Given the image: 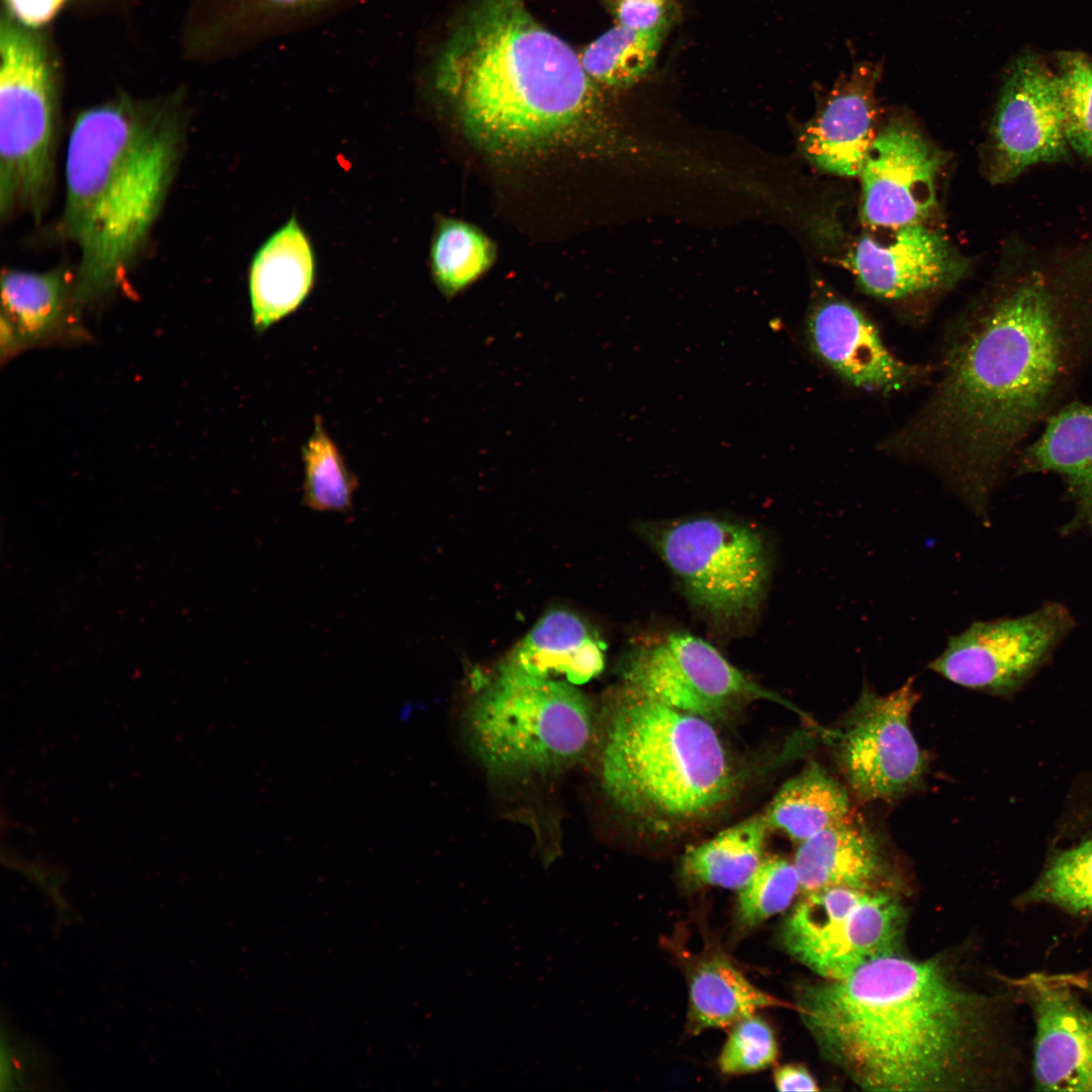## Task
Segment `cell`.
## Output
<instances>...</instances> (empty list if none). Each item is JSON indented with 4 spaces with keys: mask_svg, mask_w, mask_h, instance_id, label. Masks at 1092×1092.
Wrapping results in <instances>:
<instances>
[{
    "mask_svg": "<svg viewBox=\"0 0 1092 1092\" xmlns=\"http://www.w3.org/2000/svg\"><path fill=\"white\" fill-rule=\"evenodd\" d=\"M1092 356V239L1067 251L1020 245L950 331L938 380L882 450L934 470L981 512L1019 444Z\"/></svg>",
    "mask_w": 1092,
    "mask_h": 1092,
    "instance_id": "1",
    "label": "cell"
},
{
    "mask_svg": "<svg viewBox=\"0 0 1092 1092\" xmlns=\"http://www.w3.org/2000/svg\"><path fill=\"white\" fill-rule=\"evenodd\" d=\"M997 1006L938 961L892 953L801 986L797 1010L823 1057L872 1091H971L995 1084Z\"/></svg>",
    "mask_w": 1092,
    "mask_h": 1092,
    "instance_id": "2",
    "label": "cell"
},
{
    "mask_svg": "<svg viewBox=\"0 0 1092 1092\" xmlns=\"http://www.w3.org/2000/svg\"><path fill=\"white\" fill-rule=\"evenodd\" d=\"M433 81L468 136L492 154L546 149L603 114L579 56L524 0H475L439 52Z\"/></svg>",
    "mask_w": 1092,
    "mask_h": 1092,
    "instance_id": "3",
    "label": "cell"
},
{
    "mask_svg": "<svg viewBox=\"0 0 1092 1092\" xmlns=\"http://www.w3.org/2000/svg\"><path fill=\"white\" fill-rule=\"evenodd\" d=\"M186 139L178 97L120 96L82 111L66 154L61 230L78 252L80 313L117 291L143 252Z\"/></svg>",
    "mask_w": 1092,
    "mask_h": 1092,
    "instance_id": "4",
    "label": "cell"
},
{
    "mask_svg": "<svg viewBox=\"0 0 1092 1092\" xmlns=\"http://www.w3.org/2000/svg\"><path fill=\"white\" fill-rule=\"evenodd\" d=\"M600 770L613 805L654 831L710 817L737 785L711 722L624 686L610 710Z\"/></svg>",
    "mask_w": 1092,
    "mask_h": 1092,
    "instance_id": "5",
    "label": "cell"
},
{
    "mask_svg": "<svg viewBox=\"0 0 1092 1092\" xmlns=\"http://www.w3.org/2000/svg\"><path fill=\"white\" fill-rule=\"evenodd\" d=\"M465 723L481 764L508 779L568 768L582 759L595 736L592 706L574 685L506 663L478 689Z\"/></svg>",
    "mask_w": 1092,
    "mask_h": 1092,
    "instance_id": "6",
    "label": "cell"
},
{
    "mask_svg": "<svg viewBox=\"0 0 1092 1092\" xmlns=\"http://www.w3.org/2000/svg\"><path fill=\"white\" fill-rule=\"evenodd\" d=\"M0 215L46 212L54 189L58 95L40 36L9 15L0 26Z\"/></svg>",
    "mask_w": 1092,
    "mask_h": 1092,
    "instance_id": "7",
    "label": "cell"
},
{
    "mask_svg": "<svg viewBox=\"0 0 1092 1092\" xmlns=\"http://www.w3.org/2000/svg\"><path fill=\"white\" fill-rule=\"evenodd\" d=\"M645 534L690 600L714 621L742 622L756 612L767 585L769 561L754 529L698 517L647 526Z\"/></svg>",
    "mask_w": 1092,
    "mask_h": 1092,
    "instance_id": "8",
    "label": "cell"
},
{
    "mask_svg": "<svg viewBox=\"0 0 1092 1092\" xmlns=\"http://www.w3.org/2000/svg\"><path fill=\"white\" fill-rule=\"evenodd\" d=\"M904 909L890 891L830 887L805 894L781 932L786 950L826 980L896 953Z\"/></svg>",
    "mask_w": 1092,
    "mask_h": 1092,
    "instance_id": "9",
    "label": "cell"
},
{
    "mask_svg": "<svg viewBox=\"0 0 1092 1092\" xmlns=\"http://www.w3.org/2000/svg\"><path fill=\"white\" fill-rule=\"evenodd\" d=\"M621 674L624 687L711 723L725 720L747 701L786 704L748 678L712 644L690 633H670L634 648Z\"/></svg>",
    "mask_w": 1092,
    "mask_h": 1092,
    "instance_id": "10",
    "label": "cell"
},
{
    "mask_svg": "<svg viewBox=\"0 0 1092 1092\" xmlns=\"http://www.w3.org/2000/svg\"><path fill=\"white\" fill-rule=\"evenodd\" d=\"M919 699L913 678L884 696L864 687L843 719L834 735L833 754L859 799L894 798L921 783L927 758L910 728Z\"/></svg>",
    "mask_w": 1092,
    "mask_h": 1092,
    "instance_id": "11",
    "label": "cell"
},
{
    "mask_svg": "<svg viewBox=\"0 0 1092 1092\" xmlns=\"http://www.w3.org/2000/svg\"><path fill=\"white\" fill-rule=\"evenodd\" d=\"M1069 160L1057 72L1035 55L1020 56L1006 76L991 122L988 178L1006 183L1032 165Z\"/></svg>",
    "mask_w": 1092,
    "mask_h": 1092,
    "instance_id": "12",
    "label": "cell"
},
{
    "mask_svg": "<svg viewBox=\"0 0 1092 1092\" xmlns=\"http://www.w3.org/2000/svg\"><path fill=\"white\" fill-rule=\"evenodd\" d=\"M943 154L904 117L880 128L858 177L866 228L921 223L936 203Z\"/></svg>",
    "mask_w": 1092,
    "mask_h": 1092,
    "instance_id": "13",
    "label": "cell"
},
{
    "mask_svg": "<svg viewBox=\"0 0 1092 1092\" xmlns=\"http://www.w3.org/2000/svg\"><path fill=\"white\" fill-rule=\"evenodd\" d=\"M1066 623V616L1054 607L1013 619L975 622L948 638L929 668L968 689L1010 690L1054 646Z\"/></svg>",
    "mask_w": 1092,
    "mask_h": 1092,
    "instance_id": "14",
    "label": "cell"
},
{
    "mask_svg": "<svg viewBox=\"0 0 1092 1092\" xmlns=\"http://www.w3.org/2000/svg\"><path fill=\"white\" fill-rule=\"evenodd\" d=\"M842 264L864 292L890 300L947 288L968 270L947 239L924 222L866 228Z\"/></svg>",
    "mask_w": 1092,
    "mask_h": 1092,
    "instance_id": "15",
    "label": "cell"
},
{
    "mask_svg": "<svg viewBox=\"0 0 1092 1092\" xmlns=\"http://www.w3.org/2000/svg\"><path fill=\"white\" fill-rule=\"evenodd\" d=\"M803 334L811 353L857 388L888 394L909 387L926 373L893 354L859 308L832 295L816 293Z\"/></svg>",
    "mask_w": 1092,
    "mask_h": 1092,
    "instance_id": "16",
    "label": "cell"
},
{
    "mask_svg": "<svg viewBox=\"0 0 1092 1092\" xmlns=\"http://www.w3.org/2000/svg\"><path fill=\"white\" fill-rule=\"evenodd\" d=\"M1035 1022L1036 1090L1092 1091V1010L1057 975L1020 979Z\"/></svg>",
    "mask_w": 1092,
    "mask_h": 1092,
    "instance_id": "17",
    "label": "cell"
},
{
    "mask_svg": "<svg viewBox=\"0 0 1092 1092\" xmlns=\"http://www.w3.org/2000/svg\"><path fill=\"white\" fill-rule=\"evenodd\" d=\"M881 67L853 66L801 132V150L818 169L842 177L859 175L879 130L876 86Z\"/></svg>",
    "mask_w": 1092,
    "mask_h": 1092,
    "instance_id": "18",
    "label": "cell"
},
{
    "mask_svg": "<svg viewBox=\"0 0 1092 1092\" xmlns=\"http://www.w3.org/2000/svg\"><path fill=\"white\" fill-rule=\"evenodd\" d=\"M1 357L27 348L87 339L74 300V274L64 269L2 274Z\"/></svg>",
    "mask_w": 1092,
    "mask_h": 1092,
    "instance_id": "19",
    "label": "cell"
},
{
    "mask_svg": "<svg viewBox=\"0 0 1092 1092\" xmlns=\"http://www.w3.org/2000/svg\"><path fill=\"white\" fill-rule=\"evenodd\" d=\"M794 866L804 894L830 887L890 891L881 842L853 814L799 843Z\"/></svg>",
    "mask_w": 1092,
    "mask_h": 1092,
    "instance_id": "20",
    "label": "cell"
},
{
    "mask_svg": "<svg viewBox=\"0 0 1092 1092\" xmlns=\"http://www.w3.org/2000/svg\"><path fill=\"white\" fill-rule=\"evenodd\" d=\"M315 267L311 242L295 217L259 247L248 275L252 325L257 334L303 304L314 285Z\"/></svg>",
    "mask_w": 1092,
    "mask_h": 1092,
    "instance_id": "21",
    "label": "cell"
},
{
    "mask_svg": "<svg viewBox=\"0 0 1092 1092\" xmlns=\"http://www.w3.org/2000/svg\"><path fill=\"white\" fill-rule=\"evenodd\" d=\"M604 651L605 644L578 616L554 610L535 624L506 664L536 676H560L576 686L602 672Z\"/></svg>",
    "mask_w": 1092,
    "mask_h": 1092,
    "instance_id": "22",
    "label": "cell"
},
{
    "mask_svg": "<svg viewBox=\"0 0 1092 1092\" xmlns=\"http://www.w3.org/2000/svg\"><path fill=\"white\" fill-rule=\"evenodd\" d=\"M1026 469L1064 475L1092 524V403L1072 402L1050 417L1023 453Z\"/></svg>",
    "mask_w": 1092,
    "mask_h": 1092,
    "instance_id": "23",
    "label": "cell"
},
{
    "mask_svg": "<svg viewBox=\"0 0 1092 1092\" xmlns=\"http://www.w3.org/2000/svg\"><path fill=\"white\" fill-rule=\"evenodd\" d=\"M770 829L801 843L852 815L848 792L818 763L788 780L763 813Z\"/></svg>",
    "mask_w": 1092,
    "mask_h": 1092,
    "instance_id": "24",
    "label": "cell"
},
{
    "mask_svg": "<svg viewBox=\"0 0 1092 1092\" xmlns=\"http://www.w3.org/2000/svg\"><path fill=\"white\" fill-rule=\"evenodd\" d=\"M776 1006L788 1005L756 988L725 957L705 959L692 973L688 1026L693 1033L729 1026Z\"/></svg>",
    "mask_w": 1092,
    "mask_h": 1092,
    "instance_id": "25",
    "label": "cell"
},
{
    "mask_svg": "<svg viewBox=\"0 0 1092 1092\" xmlns=\"http://www.w3.org/2000/svg\"><path fill=\"white\" fill-rule=\"evenodd\" d=\"M769 829L762 813L689 848L681 860L682 877L694 886L741 890L762 860Z\"/></svg>",
    "mask_w": 1092,
    "mask_h": 1092,
    "instance_id": "26",
    "label": "cell"
},
{
    "mask_svg": "<svg viewBox=\"0 0 1092 1092\" xmlns=\"http://www.w3.org/2000/svg\"><path fill=\"white\" fill-rule=\"evenodd\" d=\"M670 24L638 30L617 23L582 52L585 73L597 84L613 88L637 83L654 65Z\"/></svg>",
    "mask_w": 1092,
    "mask_h": 1092,
    "instance_id": "27",
    "label": "cell"
},
{
    "mask_svg": "<svg viewBox=\"0 0 1092 1092\" xmlns=\"http://www.w3.org/2000/svg\"><path fill=\"white\" fill-rule=\"evenodd\" d=\"M302 502L306 508L322 513L352 511L358 479L318 416L302 447Z\"/></svg>",
    "mask_w": 1092,
    "mask_h": 1092,
    "instance_id": "28",
    "label": "cell"
},
{
    "mask_svg": "<svg viewBox=\"0 0 1092 1092\" xmlns=\"http://www.w3.org/2000/svg\"><path fill=\"white\" fill-rule=\"evenodd\" d=\"M493 259L491 241L475 226L455 219L439 225L431 250V267L445 295L453 296L476 281Z\"/></svg>",
    "mask_w": 1092,
    "mask_h": 1092,
    "instance_id": "29",
    "label": "cell"
},
{
    "mask_svg": "<svg viewBox=\"0 0 1092 1092\" xmlns=\"http://www.w3.org/2000/svg\"><path fill=\"white\" fill-rule=\"evenodd\" d=\"M1018 903L1048 904L1075 915L1092 914V840L1058 854Z\"/></svg>",
    "mask_w": 1092,
    "mask_h": 1092,
    "instance_id": "30",
    "label": "cell"
},
{
    "mask_svg": "<svg viewBox=\"0 0 1092 1092\" xmlns=\"http://www.w3.org/2000/svg\"><path fill=\"white\" fill-rule=\"evenodd\" d=\"M1057 61L1068 144L1092 162V60L1082 52L1063 51Z\"/></svg>",
    "mask_w": 1092,
    "mask_h": 1092,
    "instance_id": "31",
    "label": "cell"
},
{
    "mask_svg": "<svg viewBox=\"0 0 1092 1092\" xmlns=\"http://www.w3.org/2000/svg\"><path fill=\"white\" fill-rule=\"evenodd\" d=\"M800 890L794 863L780 856L762 858L756 871L739 890L737 914L743 927H754L785 911Z\"/></svg>",
    "mask_w": 1092,
    "mask_h": 1092,
    "instance_id": "32",
    "label": "cell"
},
{
    "mask_svg": "<svg viewBox=\"0 0 1092 1092\" xmlns=\"http://www.w3.org/2000/svg\"><path fill=\"white\" fill-rule=\"evenodd\" d=\"M339 0H228L220 22L223 30L242 37L259 35L314 15Z\"/></svg>",
    "mask_w": 1092,
    "mask_h": 1092,
    "instance_id": "33",
    "label": "cell"
},
{
    "mask_svg": "<svg viewBox=\"0 0 1092 1092\" xmlns=\"http://www.w3.org/2000/svg\"><path fill=\"white\" fill-rule=\"evenodd\" d=\"M777 1057L774 1030L753 1014L735 1023L720 1055L719 1067L727 1075L753 1073L770 1066Z\"/></svg>",
    "mask_w": 1092,
    "mask_h": 1092,
    "instance_id": "34",
    "label": "cell"
},
{
    "mask_svg": "<svg viewBox=\"0 0 1092 1092\" xmlns=\"http://www.w3.org/2000/svg\"><path fill=\"white\" fill-rule=\"evenodd\" d=\"M617 23L638 30H649L671 23L669 0H614Z\"/></svg>",
    "mask_w": 1092,
    "mask_h": 1092,
    "instance_id": "35",
    "label": "cell"
},
{
    "mask_svg": "<svg viewBox=\"0 0 1092 1092\" xmlns=\"http://www.w3.org/2000/svg\"><path fill=\"white\" fill-rule=\"evenodd\" d=\"M68 0H5L8 15L18 24L35 29L51 21Z\"/></svg>",
    "mask_w": 1092,
    "mask_h": 1092,
    "instance_id": "36",
    "label": "cell"
},
{
    "mask_svg": "<svg viewBox=\"0 0 1092 1092\" xmlns=\"http://www.w3.org/2000/svg\"><path fill=\"white\" fill-rule=\"evenodd\" d=\"M779 1091H816L817 1083L809 1071L800 1065H786L775 1072Z\"/></svg>",
    "mask_w": 1092,
    "mask_h": 1092,
    "instance_id": "37",
    "label": "cell"
},
{
    "mask_svg": "<svg viewBox=\"0 0 1092 1092\" xmlns=\"http://www.w3.org/2000/svg\"><path fill=\"white\" fill-rule=\"evenodd\" d=\"M1060 978L1073 989L1084 991L1092 996V976L1087 974H1065Z\"/></svg>",
    "mask_w": 1092,
    "mask_h": 1092,
    "instance_id": "38",
    "label": "cell"
}]
</instances>
